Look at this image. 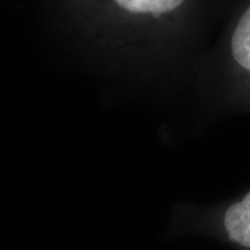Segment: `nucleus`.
Masks as SVG:
<instances>
[{"mask_svg": "<svg viewBox=\"0 0 250 250\" xmlns=\"http://www.w3.org/2000/svg\"><path fill=\"white\" fill-rule=\"evenodd\" d=\"M171 227L175 235H202L235 250H250V188L211 206L178 205Z\"/></svg>", "mask_w": 250, "mask_h": 250, "instance_id": "obj_1", "label": "nucleus"}, {"mask_svg": "<svg viewBox=\"0 0 250 250\" xmlns=\"http://www.w3.org/2000/svg\"><path fill=\"white\" fill-rule=\"evenodd\" d=\"M228 52L229 70L215 90L218 103L229 111L250 113V4L233 25Z\"/></svg>", "mask_w": 250, "mask_h": 250, "instance_id": "obj_2", "label": "nucleus"}, {"mask_svg": "<svg viewBox=\"0 0 250 250\" xmlns=\"http://www.w3.org/2000/svg\"><path fill=\"white\" fill-rule=\"evenodd\" d=\"M187 0H111L120 13L135 18H157L170 16Z\"/></svg>", "mask_w": 250, "mask_h": 250, "instance_id": "obj_3", "label": "nucleus"}]
</instances>
